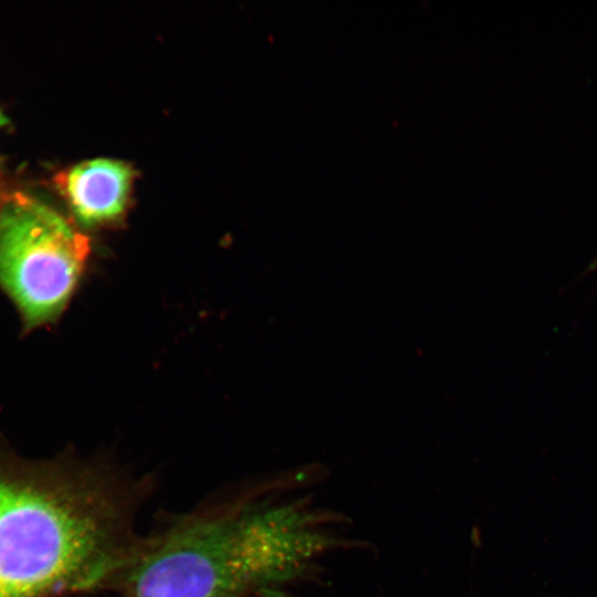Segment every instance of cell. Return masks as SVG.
I'll list each match as a JSON object with an SVG mask.
<instances>
[{"label": "cell", "instance_id": "6da1fadb", "mask_svg": "<svg viewBox=\"0 0 597 597\" xmlns=\"http://www.w3.org/2000/svg\"><path fill=\"white\" fill-rule=\"evenodd\" d=\"M134 498L101 472L0 465V597H51L108 583L137 548Z\"/></svg>", "mask_w": 597, "mask_h": 597}, {"label": "cell", "instance_id": "7a4b0ae2", "mask_svg": "<svg viewBox=\"0 0 597 597\" xmlns=\"http://www.w3.org/2000/svg\"><path fill=\"white\" fill-rule=\"evenodd\" d=\"M302 551L290 507L242 500L139 544L112 582L125 597H243L289 575Z\"/></svg>", "mask_w": 597, "mask_h": 597}, {"label": "cell", "instance_id": "3957f363", "mask_svg": "<svg viewBox=\"0 0 597 597\" xmlns=\"http://www.w3.org/2000/svg\"><path fill=\"white\" fill-rule=\"evenodd\" d=\"M90 251L86 237L53 208L23 192L0 206V285L30 327L65 306Z\"/></svg>", "mask_w": 597, "mask_h": 597}, {"label": "cell", "instance_id": "277c9868", "mask_svg": "<svg viewBox=\"0 0 597 597\" xmlns=\"http://www.w3.org/2000/svg\"><path fill=\"white\" fill-rule=\"evenodd\" d=\"M133 177L126 163L97 158L71 167L56 179L77 221L93 227L116 220L125 211Z\"/></svg>", "mask_w": 597, "mask_h": 597}, {"label": "cell", "instance_id": "5b68a950", "mask_svg": "<svg viewBox=\"0 0 597 597\" xmlns=\"http://www.w3.org/2000/svg\"><path fill=\"white\" fill-rule=\"evenodd\" d=\"M1 203H2V201H1V199H0V206H1Z\"/></svg>", "mask_w": 597, "mask_h": 597}]
</instances>
